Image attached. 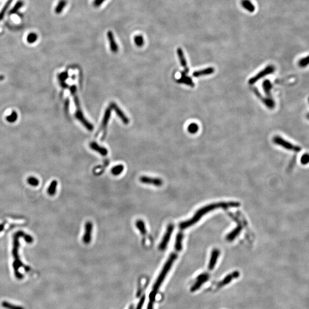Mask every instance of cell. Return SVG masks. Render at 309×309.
<instances>
[{
	"mask_svg": "<svg viewBox=\"0 0 309 309\" xmlns=\"http://www.w3.org/2000/svg\"><path fill=\"white\" fill-rule=\"evenodd\" d=\"M239 205H240V203L239 202H235V201L220 202V203H214V204L207 205V206L203 207L201 209L199 210L191 219L188 220L187 221L182 222L180 224L179 227L181 229L184 230V229H186L187 228L193 226L198 221H199L203 216H204L206 214L212 211V210L218 209H227V208L238 207Z\"/></svg>",
	"mask_w": 309,
	"mask_h": 309,
	"instance_id": "1",
	"label": "cell"
},
{
	"mask_svg": "<svg viewBox=\"0 0 309 309\" xmlns=\"http://www.w3.org/2000/svg\"><path fill=\"white\" fill-rule=\"evenodd\" d=\"M26 235V233H25L23 231H18L15 232L13 235V249L11 251L12 256L13 257L14 261L13 263V268L15 272V276L16 278L20 280L23 279L24 278V276L20 272V269L21 267L25 268L26 272H29L30 271V267H28V266H26L23 263L22 261L20 259V254H19V249H20V238L23 237L24 238L25 235Z\"/></svg>",
	"mask_w": 309,
	"mask_h": 309,
	"instance_id": "2",
	"label": "cell"
},
{
	"mask_svg": "<svg viewBox=\"0 0 309 309\" xmlns=\"http://www.w3.org/2000/svg\"><path fill=\"white\" fill-rule=\"evenodd\" d=\"M176 258H177V254L175 252V253H172L170 255V257L168 258V259L167 261L166 262V264H164V267H163V268L162 271L160 272V275L159 276V277L157 279L156 282L155 283V285H154V286L153 287L152 291H151V294L149 295V300H150V302H153V301H154L157 291H158L159 287L161 286V283L164 280V278H166V275L167 274L168 272L170 271V268H171L172 265L174 263V261H175V259Z\"/></svg>",
	"mask_w": 309,
	"mask_h": 309,
	"instance_id": "3",
	"label": "cell"
},
{
	"mask_svg": "<svg viewBox=\"0 0 309 309\" xmlns=\"http://www.w3.org/2000/svg\"><path fill=\"white\" fill-rule=\"evenodd\" d=\"M71 90V93L73 97L74 101H75V106L76 108V111L75 113V117L77 119L79 120L82 125L86 127V128L88 130H93V126L91 123L89 122L86 119V117L83 115V113L80 106V103L78 99V96L77 95L76 92V86H70L69 88Z\"/></svg>",
	"mask_w": 309,
	"mask_h": 309,
	"instance_id": "4",
	"label": "cell"
},
{
	"mask_svg": "<svg viewBox=\"0 0 309 309\" xmlns=\"http://www.w3.org/2000/svg\"><path fill=\"white\" fill-rule=\"evenodd\" d=\"M273 142L276 144L280 145L285 149L293 151L295 152H299V151H301V148L299 146L294 145L290 142L285 140L283 138H281L279 136H274V138H273Z\"/></svg>",
	"mask_w": 309,
	"mask_h": 309,
	"instance_id": "5",
	"label": "cell"
},
{
	"mask_svg": "<svg viewBox=\"0 0 309 309\" xmlns=\"http://www.w3.org/2000/svg\"><path fill=\"white\" fill-rule=\"evenodd\" d=\"M274 71H275V68L273 65H268L263 70L259 72L255 76L250 78L249 80V85H253L262 77L273 73Z\"/></svg>",
	"mask_w": 309,
	"mask_h": 309,
	"instance_id": "6",
	"label": "cell"
},
{
	"mask_svg": "<svg viewBox=\"0 0 309 309\" xmlns=\"http://www.w3.org/2000/svg\"><path fill=\"white\" fill-rule=\"evenodd\" d=\"M174 226L173 224H170L168 226L167 228V230H166V232L164 234V236L163 238V239L161 241V242H160V245H159V249L160 250H164V249H166L167 247V246L168 244V242L170 241V238H171V236L172 234V232L174 231Z\"/></svg>",
	"mask_w": 309,
	"mask_h": 309,
	"instance_id": "7",
	"label": "cell"
},
{
	"mask_svg": "<svg viewBox=\"0 0 309 309\" xmlns=\"http://www.w3.org/2000/svg\"><path fill=\"white\" fill-rule=\"evenodd\" d=\"M84 234L82 237V241L84 244H90L92 240V234L93 229V224L91 222H86L84 226Z\"/></svg>",
	"mask_w": 309,
	"mask_h": 309,
	"instance_id": "8",
	"label": "cell"
},
{
	"mask_svg": "<svg viewBox=\"0 0 309 309\" xmlns=\"http://www.w3.org/2000/svg\"><path fill=\"white\" fill-rule=\"evenodd\" d=\"M140 181L145 184L152 185L154 186L160 187L163 185V181L160 178H152L146 176H143L140 178Z\"/></svg>",
	"mask_w": 309,
	"mask_h": 309,
	"instance_id": "9",
	"label": "cell"
},
{
	"mask_svg": "<svg viewBox=\"0 0 309 309\" xmlns=\"http://www.w3.org/2000/svg\"><path fill=\"white\" fill-rule=\"evenodd\" d=\"M251 90H253L254 93L255 94V95L257 96L258 98H259L264 103V104L266 105V106L267 107H268L270 109H272V108H274L275 103L273 100V99H268L267 97L265 98L263 96H262L261 93L259 92V91L258 90L256 87H253L251 88Z\"/></svg>",
	"mask_w": 309,
	"mask_h": 309,
	"instance_id": "10",
	"label": "cell"
},
{
	"mask_svg": "<svg viewBox=\"0 0 309 309\" xmlns=\"http://www.w3.org/2000/svg\"><path fill=\"white\" fill-rule=\"evenodd\" d=\"M209 278V275L207 273L202 274L201 275L198 276L196 283L194 284L191 289V291L194 292V291L197 290L202 286V285L203 283H205V282H207Z\"/></svg>",
	"mask_w": 309,
	"mask_h": 309,
	"instance_id": "11",
	"label": "cell"
},
{
	"mask_svg": "<svg viewBox=\"0 0 309 309\" xmlns=\"http://www.w3.org/2000/svg\"><path fill=\"white\" fill-rule=\"evenodd\" d=\"M110 108L115 112L116 115L118 116V117L123 121V123L124 124H128L129 123L130 120L127 117V116L126 115L124 114V113L120 109V108L117 106V105L115 103H112L110 104Z\"/></svg>",
	"mask_w": 309,
	"mask_h": 309,
	"instance_id": "12",
	"label": "cell"
},
{
	"mask_svg": "<svg viewBox=\"0 0 309 309\" xmlns=\"http://www.w3.org/2000/svg\"><path fill=\"white\" fill-rule=\"evenodd\" d=\"M239 275L240 274H239V272L238 271H236L233 272L232 273H231L230 274L226 276L224 278L223 280H222L221 282H220L219 283H218L217 288L222 287L226 285L227 284H228L230 282H231V281L233 279H235V278H238L239 276Z\"/></svg>",
	"mask_w": 309,
	"mask_h": 309,
	"instance_id": "13",
	"label": "cell"
},
{
	"mask_svg": "<svg viewBox=\"0 0 309 309\" xmlns=\"http://www.w3.org/2000/svg\"><path fill=\"white\" fill-rule=\"evenodd\" d=\"M107 35V38H108L109 42L110 49H111V51L113 53L117 52L118 50H119V48H118V45L116 42L113 32L112 31H108Z\"/></svg>",
	"mask_w": 309,
	"mask_h": 309,
	"instance_id": "14",
	"label": "cell"
},
{
	"mask_svg": "<svg viewBox=\"0 0 309 309\" xmlns=\"http://www.w3.org/2000/svg\"><path fill=\"white\" fill-rule=\"evenodd\" d=\"M177 53H178V55L180 63L181 64L182 66L184 69V72L187 73L189 72V68H188V66H187V63L186 59L185 58V56H184V53H183V51L182 49L180 48L178 49H177Z\"/></svg>",
	"mask_w": 309,
	"mask_h": 309,
	"instance_id": "15",
	"label": "cell"
},
{
	"mask_svg": "<svg viewBox=\"0 0 309 309\" xmlns=\"http://www.w3.org/2000/svg\"><path fill=\"white\" fill-rule=\"evenodd\" d=\"M177 82H178V83L184 84L190 86L191 87H194L195 86V84L193 82L192 78L189 76H188L187 75L186 73L184 72V71L182 72L181 73V77L179 78V80H178Z\"/></svg>",
	"mask_w": 309,
	"mask_h": 309,
	"instance_id": "16",
	"label": "cell"
},
{
	"mask_svg": "<svg viewBox=\"0 0 309 309\" xmlns=\"http://www.w3.org/2000/svg\"><path fill=\"white\" fill-rule=\"evenodd\" d=\"M90 148L93 151L99 153L102 156H106L108 154V150L104 147H102L96 142H92L90 143Z\"/></svg>",
	"mask_w": 309,
	"mask_h": 309,
	"instance_id": "17",
	"label": "cell"
},
{
	"mask_svg": "<svg viewBox=\"0 0 309 309\" xmlns=\"http://www.w3.org/2000/svg\"><path fill=\"white\" fill-rule=\"evenodd\" d=\"M215 71L214 68L212 67L207 68L201 70L196 71L194 72L193 73V76L195 77H198L203 76H207V75H211Z\"/></svg>",
	"mask_w": 309,
	"mask_h": 309,
	"instance_id": "18",
	"label": "cell"
},
{
	"mask_svg": "<svg viewBox=\"0 0 309 309\" xmlns=\"http://www.w3.org/2000/svg\"><path fill=\"white\" fill-rule=\"evenodd\" d=\"M219 254L220 251L219 249H215L212 251L211 260L209 263V269L210 270H212L215 267L216 261H217V259L219 255Z\"/></svg>",
	"mask_w": 309,
	"mask_h": 309,
	"instance_id": "19",
	"label": "cell"
},
{
	"mask_svg": "<svg viewBox=\"0 0 309 309\" xmlns=\"http://www.w3.org/2000/svg\"><path fill=\"white\" fill-rule=\"evenodd\" d=\"M111 111H112V109H111V108H110V107L105 110L104 115L103 119V121H102V123H101V128L103 130L105 129L106 127L107 126V125H108V121H109V119H110V117H111Z\"/></svg>",
	"mask_w": 309,
	"mask_h": 309,
	"instance_id": "20",
	"label": "cell"
},
{
	"mask_svg": "<svg viewBox=\"0 0 309 309\" xmlns=\"http://www.w3.org/2000/svg\"><path fill=\"white\" fill-rule=\"evenodd\" d=\"M262 86H263V89L264 90V92L266 94L267 98L270 99H272L271 96V92H270L272 88V86L270 81L268 80H264L263 82Z\"/></svg>",
	"mask_w": 309,
	"mask_h": 309,
	"instance_id": "21",
	"label": "cell"
},
{
	"mask_svg": "<svg viewBox=\"0 0 309 309\" xmlns=\"http://www.w3.org/2000/svg\"><path fill=\"white\" fill-rule=\"evenodd\" d=\"M183 240V234L182 232H179L176 236L175 245V249L177 252H179L182 249Z\"/></svg>",
	"mask_w": 309,
	"mask_h": 309,
	"instance_id": "22",
	"label": "cell"
},
{
	"mask_svg": "<svg viewBox=\"0 0 309 309\" xmlns=\"http://www.w3.org/2000/svg\"><path fill=\"white\" fill-rule=\"evenodd\" d=\"M242 5L243 8L250 13H253L255 10V6L249 0H242Z\"/></svg>",
	"mask_w": 309,
	"mask_h": 309,
	"instance_id": "23",
	"label": "cell"
},
{
	"mask_svg": "<svg viewBox=\"0 0 309 309\" xmlns=\"http://www.w3.org/2000/svg\"><path fill=\"white\" fill-rule=\"evenodd\" d=\"M136 226L142 235H144L146 234L147 230L145 223L142 220L139 219L136 222Z\"/></svg>",
	"mask_w": 309,
	"mask_h": 309,
	"instance_id": "24",
	"label": "cell"
},
{
	"mask_svg": "<svg viewBox=\"0 0 309 309\" xmlns=\"http://www.w3.org/2000/svg\"><path fill=\"white\" fill-rule=\"evenodd\" d=\"M57 184H58V183L55 180H53L51 183L50 184L48 190H47V192L49 195L53 196L56 194Z\"/></svg>",
	"mask_w": 309,
	"mask_h": 309,
	"instance_id": "25",
	"label": "cell"
},
{
	"mask_svg": "<svg viewBox=\"0 0 309 309\" xmlns=\"http://www.w3.org/2000/svg\"><path fill=\"white\" fill-rule=\"evenodd\" d=\"M124 166L122 164H119L118 166H116L111 169V173L114 176H118L120 175L124 171Z\"/></svg>",
	"mask_w": 309,
	"mask_h": 309,
	"instance_id": "26",
	"label": "cell"
},
{
	"mask_svg": "<svg viewBox=\"0 0 309 309\" xmlns=\"http://www.w3.org/2000/svg\"><path fill=\"white\" fill-rule=\"evenodd\" d=\"M1 305L4 308L6 309H24V308L22 306L15 305L11 304L8 302H2L1 303Z\"/></svg>",
	"mask_w": 309,
	"mask_h": 309,
	"instance_id": "27",
	"label": "cell"
},
{
	"mask_svg": "<svg viewBox=\"0 0 309 309\" xmlns=\"http://www.w3.org/2000/svg\"><path fill=\"white\" fill-rule=\"evenodd\" d=\"M68 77V74L67 72H63L59 76V82L61 86H62V87L67 88L66 86H68L67 84H65V80L67 79Z\"/></svg>",
	"mask_w": 309,
	"mask_h": 309,
	"instance_id": "28",
	"label": "cell"
},
{
	"mask_svg": "<svg viewBox=\"0 0 309 309\" xmlns=\"http://www.w3.org/2000/svg\"><path fill=\"white\" fill-rule=\"evenodd\" d=\"M67 5V1L65 0H60L58 5L55 8V12L57 14H60L63 11L64 8Z\"/></svg>",
	"mask_w": 309,
	"mask_h": 309,
	"instance_id": "29",
	"label": "cell"
},
{
	"mask_svg": "<svg viewBox=\"0 0 309 309\" xmlns=\"http://www.w3.org/2000/svg\"><path fill=\"white\" fill-rule=\"evenodd\" d=\"M134 42L138 47H142L144 44V38L142 35H136L134 37Z\"/></svg>",
	"mask_w": 309,
	"mask_h": 309,
	"instance_id": "30",
	"label": "cell"
},
{
	"mask_svg": "<svg viewBox=\"0 0 309 309\" xmlns=\"http://www.w3.org/2000/svg\"><path fill=\"white\" fill-rule=\"evenodd\" d=\"M187 130L190 134H196L199 130V126L196 123H191L190 125L188 126Z\"/></svg>",
	"mask_w": 309,
	"mask_h": 309,
	"instance_id": "31",
	"label": "cell"
},
{
	"mask_svg": "<svg viewBox=\"0 0 309 309\" xmlns=\"http://www.w3.org/2000/svg\"><path fill=\"white\" fill-rule=\"evenodd\" d=\"M13 0H8V1L6 2L5 5H4V8H2V9L1 10V11H0V21L2 20V19H3V17H4V15L6 13V11H7L8 8L9 7L11 3Z\"/></svg>",
	"mask_w": 309,
	"mask_h": 309,
	"instance_id": "32",
	"label": "cell"
},
{
	"mask_svg": "<svg viewBox=\"0 0 309 309\" xmlns=\"http://www.w3.org/2000/svg\"><path fill=\"white\" fill-rule=\"evenodd\" d=\"M27 182L32 186L36 187L39 184V180L38 178L34 176H30L27 179Z\"/></svg>",
	"mask_w": 309,
	"mask_h": 309,
	"instance_id": "33",
	"label": "cell"
},
{
	"mask_svg": "<svg viewBox=\"0 0 309 309\" xmlns=\"http://www.w3.org/2000/svg\"><path fill=\"white\" fill-rule=\"evenodd\" d=\"M17 113L15 111H13L10 115L7 117V120L9 123H13L17 120Z\"/></svg>",
	"mask_w": 309,
	"mask_h": 309,
	"instance_id": "34",
	"label": "cell"
},
{
	"mask_svg": "<svg viewBox=\"0 0 309 309\" xmlns=\"http://www.w3.org/2000/svg\"><path fill=\"white\" fill-rule=\"evenodd\" d=\"M27 41L28 43H30V44H32V43H34V42H36V41L38 39V35L34 33H31L29 34L28 37H27Z\"/></svg>",
	"mask_w": 309,
	"mask_h": 309,
	"instance_id": "35",
	"label": "cell"
},
{
	"mask_svg": "<svg viewBox=\"0 0 309 309\" xmlns=\"http://www.w3.org/2000/svg\"><path fill=\"white\" fill-rule=\"evenodd\" d=\"M23 2L21 1H18L13 8H12L11 11H10V13H15V12L18 11L19 9L20 8H21L23 7Z\"/></svg>",
	"mask_w": 309,
	"mask_h": 309,
	"instance_id": "36",
	"label": "cell"
},
{
	"mask_svg": "<svg viewBox=\"0 0 309 309\" xmlns=\"http://www.w3.org/2000/svg\"><path fill=\"white\" fill-rule=\"evenodd\" d=\"M308 64H309V57L307 56L306 57L302 59L301 60H299V61L298 63V65L299 67L303 68L306 67L308 65Z\"/></svg>",
	"mask_w": 309,
	"mask_h": 309,
	"instance_id": "37",
	"label": "cell"
},
{
	"mask_svg": "<svg viewBox=\"0 0 309 309\" xmlns=\"http://www.w3.org/2000/svg\"><path fill=\"white\" fill-rule=\"evenodd\" d=\"M309 155L307 153L304 154L301 157V163L303 164H307L309 162Z\"/></svg>",
	"mask_w": 309,
	"mask_h": 309,
	"instance_id": "38",
	"label": "cell"
},
{
	"mask_svg": "<svg viewBox=\"0 0 309 309\" xmlns=\"http://www.w3.org/2000/svg\"><path fill=\"white\" fill-rule=\"evenodd\" d=\"M105 0H94L93 4L94 7H100L102 3H103Z\"/></svg>",
	"mask_w": 309,
	"mask_h": 309,
	"instance_id": "39",
	"label": "cell"
},
{
	"mask_svg": "<svg viewBox=\"0 0 309 309\" xmlns=\"http://www.w3.org/2000/svg\"><path fill=\"white\" fill-rule=\"evenodd\" d=\"M145 299V297H143V298L141 300V301L140 302L139 305H138V307H137V309H142V306H143V302L144 301Z\"/></svg>",
	"mask_w": 309,
	"mask_h": 309,
	"instance_id": "40",
	"label": "cell"
},
{
	"mask_svg": "<svg viewBox=\"0 0 309 309\" xmlns=\"http://www.w3.org/2000/svg\"><path fill=\"white\" fill-rule=\"evenodd\" d=\"M5 224L4 223H1L0 224V232H2L4 230L5 228Z\"/></svg>",
	"mask_w": 309,
	"mask_h": 309,
	"instance_id": "41",
	"label": "cell"
},
{
	"mask_svg": "<svg viewBox=\"0 0 309 309\" xmlns=\"http://www.w3.org/2000/svg\"><path fill=\"white\" fill-rule=\"evenodd\" d=\"M152 304L153 302H149V304H148V308H147V309H152Z\"/></svg>",
	"mask_w": 309,
	"mask_h": 309,
	"instance_id": "42",
	"label": "cell"
}]
</instances>
